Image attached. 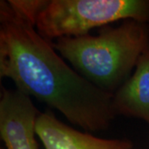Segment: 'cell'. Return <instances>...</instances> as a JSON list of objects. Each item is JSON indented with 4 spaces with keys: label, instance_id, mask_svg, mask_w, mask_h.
I'll list each match as a JSON object with an SVG mask.
<instances>
[{
    "label": "cell",
    "instance_id": "5",
    "mask_svg": "<svg viewBox=\"0 0 149 149\" xmlns=\"http://www.w3.org/2000/svg\"><path fill=\"white\" fill-rule=\"evenodd\" d=\"M36 133L45 149H133L127 139H104L82 133L61 122L50 110L41 113Z\"/></svg>",
    "mask_w": 149,
    "mask_h": 149
},
{
    "label": "cell",
    "instance_id": "7",
    "mask_svg": "<svg viewBox=\"0 0 149 149\" xmlns=\"http://www.w3.org/2000/svg\"><path fill=\"white\" fill-rule=\"evenodd\" d=\"M11 7L26 18L27 21L35 25L40 13L47 5V0H8Z\"/></svg>",
    "mask_w": 149,
    "mask_h": 149
},
{
    "label": "cell",
    "instance_id": "1",
    "mask_svg": "<svg viewBox=\"0 0 149 149\" xmlns=\"http://www.w3.org/2000/svg\"><path fill=\"white\" fill-rule=\"evenodd\" d=\"M0 77L17 90L60 111L85 131L107 130L116 117L113 95L93 85L56 54L52 42L0 1Z\"/></svg>",
    "mask_w": 149,
    "mask_h": 149
},
{
    "label": "cell",
    "instance_id": "2",
    "mask_svg": "<svg viewBox=\"0 0 149 149\" xmlns=\"http://www.w3.org/2000/svg\"><path fill=\"white\" fill-rule=\"evenodd\" d=\"M52 43L79 74L113 95L149 46V23L128 19L117 27H100L97 36L64 37Z\"/></svg>",
    "mask_w": 149,
    "mask_h": 149
},
{
    "label": "cell",
    "instance_id": "6",
    "mask_svg": "<svg viewBox=\"0 0 149 149\" xmlns=\"http://www.w3.org/2000/svg\"><path fill=\"white\" fill-rule=\"evenodd\" d=\"M113 109L116 116L140 118L149 126V46L133 74L113 95Z\"/></svg>",
    "mask_w": 149,
    "mask_h": 149
},
{
    "label": "cell",
    "instance_id": "3",
    "mask_svg": "<svg viewBox=\"0 0 149 149\" xmlns=\"http://www.w3.org/2000/svg\"><path fill=\"white\" fill-rule=\"evenodd\" d=\"M128 19L149 23V0H51L38 15L36 28L52 42Z\"/></svg>",
    "mask_w": 149,
    "mask_h": 149
},
{
    "label": "cell",
    "instance_id": "4",
    "mask_svg": "<svg viewBox=\"0 0 149 149\" xmlns=\"http://www.w3.org/2000/svg\"><path fill=\"white\" fill-rule=\"evenodd\" d=\"M40 113L30 96L18 90L2 88L0 135L6 149H38L35 134Z\"/></svg>",
    "mask_w": 149,
    "mask_h": 149
}]
</instances>
